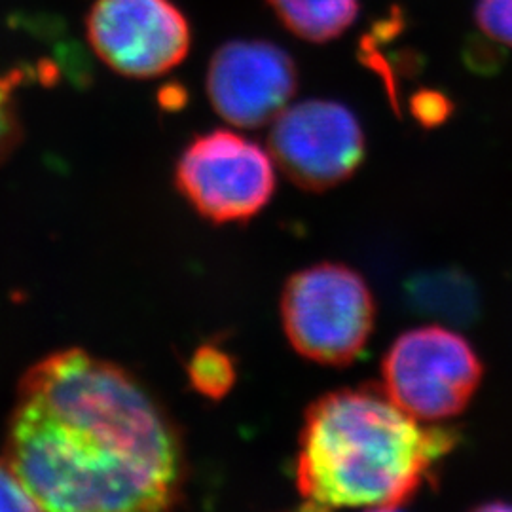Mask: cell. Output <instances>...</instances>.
<instances>
[{
    "label": "cell",
    "instance_id": "5",
    "mask_svg": "<svg viewBox=\"0 0 512 512\" xmlns=\"http://www.w3.org/2000/svg\"><path fill=\"white\" fill-rule=\"evenodd\" d=\"M175 184L203 219L249 222L274 196V158L243 135L215 129L186 147Z\"/></svg>",
    "mask_w": 512,
    "mask_h": 512
},
{
    "label": "cell",
    "instance_id": "10",
    "mask_svg": "<svg viewBox=\"0 0 512 512\" xmlns=\"http://www.w3.org/2000/svg\"><path fill=\"white\" fill-rule=\"evenodd\" d=\"M410 291L420 310L456 325H469L480 313V296L475 283L458 270L420 275Z\"/></svg>",
    "mask_w": 512,
    "mask_h": 512
},
{
    "label": "cell",
    "instance_id": "9",
    "mask_svg": "<svg viewBox=\"0 0 512 512\" xmlns=\"http://www.w3.org/2000/svg\"><path fill=\"white\" fill-rule=\"evenodd\" d=\"M268 4L293 35L317 44L346 33L359 14V0H268Z\"/></svg>",
    "mask_w": 512,
    "mask_h": 512
},
{
    "label": "cell",
    "instance_id": "12",
    "mask_svg": "<svg viewBox=\"0 0 512 512\" xmlns=\"http://www.w3.org/2000/svg\"><path fill=\"white\" fill-rule=\"evenodd\" d=\"M23 71L0 73V164L8 158L12 148L18 145L21 137L18 109H16V90L23 80Z\"/></svg>",
    "mask_w": 512,
    "mask_h": 512
},
{
    "label": "cell",
    "instance_id": "4",
    "mask_svg": "<svg viewBox=\"0 0 512 512\" xmlns=\"http://www.w3.org/2000/svg\"><path fill=\"white\" fill-rule=\"evenodd\" d=\"M482 376L475 348L458 332L437 325L401 334L382 365L385 395L423 423L459 416Z\"/></svg>",
    "mask_w": 512,
    "mask_h": 512
},
{
    "label": "cell",
    "instance_id": "3",
    "mask_svg": "<svg viewBox=\"0 0 512 512\" xmlns=\"http://www.w3.org/2000/svg\"><path fill=\"white\" fill-rule=\"evenodd\" d=\"M376 302L365 279L344 264H317L291 275L281 321L294 351L327 366H348L374 330Z\"/></svg>",
    "mask_w": 512,
    "mask_h": 512
},
{
    "label": "cell",
    "instance_id": "2",
    "mask_svg": "<svg viewBox=\"0 0 512 512\" xmlns=\"http://www.w3.org/2000/svg\"><path fill=\"white\" fill-rule=\"evenodd\" d=\"M384 389H340L311 404L296 454L306 509H401L421 490L458 433L421 425Z\"/></svg>",
    "mask_w": 512,
    "mask_h": 512
},
{
    "label": "cell",
    "instance_id": "11",
    "mask_svg": "<svg viewBox=\"0 0 512 512\" xmlns=\"http://www.w3.org/2000/svg\"><path fill=\"white\" fill-rule=\"evenodd\" d=\"M190 384L209 399L224 397L236 382L234 361L219 348L203 346L188 366Z\"/></svg>",
    "mask_w": 512,
    "mask_h": 512
},
{
    "label": "cell",
    "instance_id": "14",
    "mask_svg": "<svg viewBox=\"0 0 512 512\" xmlns=\"http://www.w3.org/2000/svg\"><path fill=\"white\" fill-rule=\"evenodd\" d=\"M40 511L37 499L8 459L0 461V511Z\"/></svg>",
    "mask_w": 512,
    "mask_h": 512
},
{
    "label": "cell",
    "instance_id": "6",
    "mask_svg": "<svg viewBox=\"0 0 512 512\" xmlns=\"http://www.w3.org/2000/svg\"><path fill=\"white\" fill-rule=\"evenodd\" d=\"M270 154L296 186L310 192L334 188L365 158V135L357 116L334 101H302L277 114Z\"/></svg>",
    "mask_w": 512,
    "mask_h": 512
},
{
    "label": "cell",
    "instance_id": "13",
    "mask_svg": "<svg viewBox=\"0 0 512 512\" xmlns=\"http://www.w3.org/2000/svg\"><path fill=\"white\" fill-rule=\"evenodd\" d=\"M475 19L484 37L512 48V0H478Z\"/></svg>",
    "mask_w": 512,
    "mask_h": 512
},
{
    "label": "cell",
    "instance_id": "7",
    "mask_svg": "<svg viewBox=\"0 0 512 512\" xmlns=\"http://www.w3.org/2000/svg\"><path fill=\"white\" fill-rule=\"evenodd\" d=\"M93 52L131 78L169 73L190 50V25L171 0H95L86 19Z\"/></svg>",
    "mask_w": 512,
    "mask_h": 512
},
{
    "label": "cell",
    "instance_id": "1",
    "mask_svg": "<svg viewBox=\"0 0 512 512\" xmlns=\"http://www.w3.org/2000/svg\"><path fill=\"white\" fill-rule=\"evenodd\" d=\"M6 459L40 511L173 509L184 497L183 437L128 370L82 349L21 380Z\"/></svg>",
    "mask_w": 512,
    "mask_h": 512
},
{
    "label": "cell",
    "instance_id": "8",
    "mask_svg": "<svg viewBox=\"0 0 512 512\" xmlns=\"http://www.w3.org/2000/svg\"><path fill=\"white\" fill-rule=\"evenodd\" d=\"M298 84L293 57L264 40H232L209 61L207 95L220 118L260 128L289 107Z\"/></svg>",
    "mask_w": 512,
    "mask_h": 512
}]
</instances>
